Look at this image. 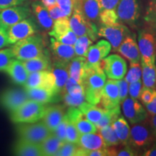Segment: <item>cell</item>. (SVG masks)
<instances>
[{"instance_id": "6da1fadb", "label": "cell", "mask_w": 156, "mask_h": 156, "mask_svg": "<svg viewBox=\"0 0 156 156\" xmlns=\"http://www.w3.org/2000/svg\"><path fill=\"white\" fill-rule=\"evenodd\" d=\"M106 79V74L101 66L85 68L83 85L87 102L93 105L100 103Z\"/></svg>"}, {"instance_id": "7a4b0ae2", "label": "cell", "mask_w": 156, "mask_h": 156, "mask_svg": "<svg viewBox=\"0 0 156 156\" xmlns=\"http://www.w3.org/2000/svg\"><path fill=\"white\" fill-rule=\"evenodd\" d=\"M15 58L25 61L46 54L45 44L41 35L34 34L13 44L11 48Z\"/></svg>"}, {"instance_id": "3957f363", "label": "cell", "mask_w": 156, "mask_h": 156, "mask_svg": "<svg viewBox=\"0 0 156 156\" xmlns=\"http://www.w3.org/2000/svg\"><path fill=\"white\" fill-rule=\"evenodd\" d=\"M155 142L147 119L143 122L134 124L130 129L129 145L136 153H142L150 147Z\"/></svg>"}, {"instance_id": "277c9868", "label": "cell", "mask_w": 156, "mask_h": 156, "mask_svg": "<svg viewBox=\"0 0 156 156\" xmlns=\"http://www.w3.org/2000/svg\"><path fill=\"white\" fill-rule=\"evenodd\" d=\"M45 104L29 99L10 113V119L15 124L34 123L42 119L46 110Z\"/></svg>"}, {"instance_id": "5b68a950", "label": "cell", "mask_w": 156, "mask_h": 156, "mask_svg": "<svg viewBox=\"0 0 156 156\" xmlns=\"http://www.w3.org/2000/svg\"><path fill=\"white\" fill-rule=\"evenodd\" d=\"M69 25L72 30L78 37L87 36L93 41L96 40L98 30L96 25L94 23L88 20L85 17L76 2L69 19Z\"/></svg>"}, {"instance_id": "8992f818", "label": "cell", "mask_w": 156, "mask_h": 156, "mask_svg": "<svg viewBox=\"0 0 156 156\" xmlns=\"http://www.w3.org/2000/svg\"><path fill=\"white\" fill-rule=\"evenodd\" d=\"M17 132L20 139L39 144L52 133L43 122L18 124Z\"/></svg>"}, {"instance_id": "52a82bcc", "label": "cell", "mask_w": 156, "mask_h": 156, "mask_svg": "<svg viewBox=\"0 0 156 156\" xmlns=\"http://www.w3.org/2000/svg\"><path fill=\"white\" fill-rule=\"evenodd\" d=\"M137 44L141 59L140 62L155 64L156 58V38L148 29H142L138 33Z\"/></svg>"}, {"instance_id": "ba28073f", "label": "cell", "mask_w": 156, "mask_h": 156, "mask_svg": "<svg viewBox=\"0 0 156 156\" xmlns=\"http://www.w3.org/2000/svg\"><path fill=\"white\" fill-rule=\"evenodd\" d=\"M130 34L126 25L117 23L112 25H101L98 30V36L106 38L110 43L114 51H117L123 41Z\"/></svg>"}, {"instance_id": "9c48e42d", "label": "cell", "mask_w": 156, "mask_h": 156, "mask_svg": "<svg viewBox=\"0 0 156 156\" xmlns=\"http://www.w3.org/2000/svg\"><path fill=\"white\" fill-rule=\"evenodd\" d=\"M103 70L109 79L120 80L124 78L127 70L125 60L118 54L107 56L101 62Z\"/></svg>"}, {"instance_id": "30bf717a", "label": "cell", "mask_w": 156, "mask_h": 156, "mask_svg": "<svg viewBox=\"0 0 156 156\" xmlns=\"http://www.w3.org/2000/svg\"><path fill=\"white\" fill-rule=\"evenodd\" d=\"M30 9L27 6L16 5L0 10V27L7 30L13 25L28 18Z\"/></svg>"}, {"instance_id": "8fae6325", "label": "cell", "mask_w": 156, "mask_h": 156, "mask_svg": "<svg viewBox=\"0 0 156 156\" xmlns=\"http://www.w3.org/2000/svg\"><path fill=\"white\" fill-rule=\"evenodd\" d=\"M116 7L119 20L132 28L135 27L140 17L137 0H119Z\"/></svg>"}, {"instance_id": "7c38bea8", "label": "cell", "mask_w": 156, "mask_h": 156, "mask_svg": "<svg viewBox=\"0 0 156 156\" xmlns=\"http://www.w3.org/2000/svg\"><path fill=\"white\" fill-rule=\"evenodd\" d=\"M24 87L25 89L45 87L57 93L56 91L55 77L49 69L29 73L27 80L24 84Z\"/></svg>"}, {"instance_id": "4fadbf2b", "label": "cell", "mask_w": 156, "mask_h": 156, "mask_svg": "<svg viewBox=\"0 0 156 156\" xmlns=\"http://www.w3.org/2000/svg\"><path fill=\"white\" fill-rule=\"evenodd\" d=\"M29 99L25 89H8L0 94V105L11 113Z\"/></svg>"}, {"instance_id": "5bb4252c", "label": "cell", "mask_w": 156, "mask_h": 156, "mask_svg": "<svg viewBox=\"0 0 156 156\" xmlns=\"http://www.w3.org/2000/svg\"><path fill=\"white\" fill-rule=\"evenodd\" d=\"M122 104L123 114L132 124L142 122L147 119L148 114L147 110L137 99L127 97Z\"/></svg>"}, {"instance_id": "9a60e30c", "label": "cell", "mask_w": 156, "mask_h": 156, "mask_svg": "<svg viewBox=\"0 0 156 156\" xmlns=\"http://www.w3.org/2000/svg\"><path fill=\"white\" fill-rule=\"evenodd\" d=\"M9 44H14L18 41L36 34V26L32 19L26 18L13 25L7 30Z\"/></svg>"}, {"instance_id": "2e32d148", "label": "cell", "mask_w": 156, "mask_h": 156, "mask_svg": "<svg viewBox=\"0 0 156 156\" xmlns=\"http://www.w3.org/2000/svg\"><path fill=\"white\" fill-rule=\"evenodd\" d=\"M112 50V46L107 41L101 40L90 46L86 56L85 68H92L101 66V62L106 57Z\"/></svg>"}, {"instance_id": "e0dca14e", "label": "cell", "mask_w": 156, "mask_h": 156, "mask_svg": "<svg viewBox=\"0 0 156 156\" xmlns=\"http://www.w3.org/2000/svg\"><path fill=\"white\" fill-rule=\"evenodd\" d=\"M100 103L101 106L105 109L119 106V90L116 80L109 79L106 81Z\"/></svg>"}, {"instance_id": "ac0fdd59", "label": "cell", "mask_w": 156, "mask_h": 156, "mask_svg": "<svg viewBox=\"0 0 156 156\" xmlns=\"http://www.w3.org/2000/svg\"><path fill=\"white\" fill-rule=\"evenodd\" d=\"M66 116H67L69 122L75 124L80 134L98 132L95 124L87 120L77 107H69Z\"/></svg>"}, {"instance_id": "d6986e66", "label": "cell", "mask_w": 156, "mask_h": 156, "mask_svg": "<svg viewBox=\"0 0 156 156\" xmlns=\"http://www.w3.org/2000/svg\"><path fill=\"white\" fill-rule=\"evenodd\" d=\"M117 51L126 59L129 60L130 63L140 62L141 56H140L139 47H138L137 42L136 41L135 37H134V36H130L129 34L126 36Z\"/></svg>"}, {"instance_id": "ffe728a7", "label": "cell", "mask_w": 156, "mask_h": 156, "mask_svg": "<svg viewBox=\"0 0 156 156\" xmlns=\"http://www.w3.org/2000/svg\"><path fill=\"white\" fill-rule=\"evenodd\" d=\"M51 50L54 61L69 63L75 56L74 46L62 44L52 37L51 38Z\"/></svg>"}, {"instance_id": "44dd1931", "label": "cell", "mask_w": 156, "mask_h": 156, "mask_svg": "<svg viewBox=\"0 0 156 156\" xmlns=\"http://www.w3.org/2000/svg\"><path fill=\"white\" fill-rule=\"evenodd\" d=\"M65 110L63 106L55 105L46 107L44 115L43 116V122L53 132L60 122L63 120L65 116Z\"/></svg>"}, {"instance_id": "7402d4cb", "label": "cell", "mask_w": 156, "mask_h": 156, "mask_svg": "<svg viewBox=\"0 0 156 156\" xmlns=\"http://www.w3.org/2000/svg\"><path fill=\"white\" fill-rule=\"evenodd\" d=\"M85 17L93 23L99 20L101 12L102 10L101 0H75Z\"/></svg>"}, {"instance_id": "603a6c76", "label": "cell", "mask_w": 156, "mask_h": 156, "mask_svg": "<svg viewBox=\"0 0 156 156\" xmlns=\"http://www.w3.org/2000/svg\"><path fill=\"white\" fill-rule=\"evenodd\" d=\"M51 71L54 74L56 80V91L58 94L62 93L64 85L67 83L69 75V63L54 61Z\"/></svg>"}, {"instance_id": "cb8c5ba5", "label": "cell", "mask_w": 156, "mask_h": 156, "mask_svg": "<svg viewBox=\"0 0 156 156\" xmlns=\"http://www.w3.org/2000/svg\"><path fill=\"white\" fill-rule=\"evenodd\" d=\"M5 73L8 74L14 83L20 85H24L29 75L22 61L15 58L5 70Z\"/></svg>"}, {"instance_id": "d4e9b609", "label": "cell", "mask_w": 156, "mask_h": 156, "mask_svg": "<svg viewBox=\"0 0 156 156\" xmlns=\"http://www.w3.org/2000/svg\"><path fill=\"white\" fill-rule=\"evenodd\" d=\"M29 98L43 104L55 102L58 95L54 90L45 87H35V88L25 89Z\"/></svg>"}, {"instance_id": "484cf974", "label": "cell", "mask_w": 156, "mask_h": 156, "mask_svg": "<svg viewBox=\"0 0 156 156\" xmlns=\"http://www.w3.org/2000/svg\"><path fill=\"white\" fill-rule=\"evenodd\" d=\"M77 145L85 150L102 149L107 147L99 132L80 134Z\"/></svg>"}, {"instance_id": "4316f807", "label": "cell", "mask_w": 156, "mask_h": 156, "mask_svg": "<svg viewBox=\"0 0 156 156\" xmlns=\"http://www.w3.org/2000/svg\"><path fill=\"white\" fill-rule=\"evenodd\" d=\"M13 152L15 155L18 156H42L39 144L20 138L15 143Z\"/></svg>"}, {"instance_id": "83f0119b", "label": "cell", "mask_w": 156, "mask_h": 156, "mask_svg": "<svg viewBox=\"0 0 156 156\" xmlns=\"http://www.w3.org/2000/svg\"><path fill=\"white\" fill-rule=\"evenodd\" d=\"M32 10L39 25L45 30H51L53 27L54 20L50 17L47 8L39 2L33 3Z\"/></svg>"}, {"instance_id": "f1b7e54d", "label": "cell", "mask_w": 156, "mask_h": 156, "mask_svg": "<svg viewBox=\"0 0 156 156\" xmlns=\"http://www.w3.org/2000/svg\"><path fill=\"white\" fill-rule=\"evenodd\" d=\"M86 58L78 56L74 57L69 62V75L76 81L83 85V78L85 73Z\"/></svg>"}, {"instance_id": "f546056e", "label": "cell", "mask_w": 156, "mask_h": 156, "mask_svg": "<svg viewBox=\"0 0 156 156\" xmlns=\"http://www.w3.org/2000/svg\"><path fill=\"white\" fill-rule=\"evenodd\" d=\"M64 142L52 132L44 141L39 143L42 156H55Z\"/></svg>"}, {"instance_id": "4dcf8cb0", "label": "cell", "mask_w": 156, "mask_h": 156, "mask_svg": "<svg viewBox=\"0 0 156 156\" xmlns=\"http://www.w3.org/2000/svg\"><path fill=\"white\" fill-rule=\"evenodd\" d=\"M22 62L28 73L49 69L51 66L50 59L46 54L30 59L22 61Z\"/></svg>"}, {"instance_id": "1f68e13d", "label": "cell", "mask_w": 156, "mask_h": 156, "mask_svg": "<svg viewBox=\"0 0 156 156\" xmlns=\"http://www.w3.org/2000/svg\"><path fill=\"white\" fill-rule=\"evenodd\" d=\"M78 108L84 114L85 118L93 124H96L100 121L103 113L105 112V108H101L95 106V105L91 104L86 101H84L78 106Z\"/></svg>"}, {"instance_id": "d6a6232c", "label": "cell", "mask_w": 156, "mask_h": 156, "mask_svg": "<svg viewBox=\"0 0 156 156\" xmlns=\"http://www.w3.org/2000/svg\"><path fill=\"white\" fill-rule=\"evenodd\" d=\"M141 62L143 87L156 89V67L155 64Z\"/></svg>"}, {"instance_id": "836d02e7", "label": "cell", "mask_w": 156, "mask_h": 156, "mask_svg": "<svg viewBox=\"0 0 156 156\" xmlns=\"http://www.w3.org/2000/svg\"><path fill=\"white\" fill-rule=\"evenodd\" d=\"M112 126L120 141L121 145H127L129 138L130 127L124 116H120L112 123Z\"/></svg>"}, {"instance_id": "e575fe53", "label": "cell", "mask_w": 156, "mask_h": 156, "mask_svg": "<svg viewBox=\"0 0 156 156\" xmlns=\"http://www.w3.org/2000/svg\"><path fill=\"white\" fill-rule=\"evenodd\" d=\"M52 30L49 32V35L52 38L57 40L69 33L72 30L69 25V19L68 17L58 19L54 23Z\"/></svg>"}, {"instance_id": "d590c367", "label": "cell", "mask_w": 156, "mask_h": 156, "mask_svg": "<svg viewBox=\"0 0 156 156\" xmlns=\"http://www.w3.org/2000/svg\"><path fill=\"white\" fill-rule=\"evenodd\" d=\"M144 19L147 25V29L151 31L156 38V0H148Z\"/></svg>"}, {"instance_id": "8d00e7d4", "label": "cell", "mask_w": 156, "mask_h": 156, "mask_svg": "<svg viewBox=\"0 0 156 156\" xmlns=\"http://www.w3.org/2000/svg\"><path fill=\"white\" fill-rule=\"evenodd\" d=\"M99 133L102 136L105 145L107 147L118 146L120 144V141L115 132L112 124H109L104 127L98 129Z\"/></svg>"}, {"instance_id": "74e56055", "label": "cell", "mask_w": 156, "mask_h": 156, "mask_svg": "<svg viewBox=\"0 0 156 156\" xmlns=\"http://www.w3.org/2000/svg\"><path fill=\"white\" fill-rule=\"evenodd\" d=\"M120 116L121 112L119 106L111 109H106L100 121L95 124V126L98 129H99L104 127L109 124H112V123Z\"/></svg>"}, {"instance_id": "f35d334b", "label": "cell", "mask_w": 156, "mask_h": 156, "mask_svg": "<svg viewBox=\"0 0 156 156\" xmlns=\"http://www.w3.org/2000/svg\"><path fill=\"white\" fill-rule=\"evenodd\" d=\"M93 44V41L87 36L77 37L75 44H74L75 54L77 56L86 57L90 46Z\"/></svg>"}, {"instance_id": "ab89813d", "label": "cell", "mask_w": 156, "mask_h": 156, "mask_svg": "<svg viewBox=\"0 0 156 156\" xmlns=\"http://www.w3.org/2000/svg\"><path fill=\"white\" fill-rule=\"evenodd\" d=\"M99 20L103 25H112L119 23L116 9H102L99 16Z\"/></svg>"}, {"instance_id": "60d3db41", "label": "cell", "mask_w": 156, "mask_h": 156, "mask_svg": "<svg viewBox=\"0 0 156 156\" xmlns=\"http://www.w3.org/2000/svg\"><path fill=\"white\" fill-rule=\"evenodd\" d=\"M142 78V67L140 62L136 63H130L129 72L126 74L124 79L127 83H132L134 82L140 80Z\"/></svg>"}, {"instance_id": "b9f144b4", "label": "cell", "mask_w": 156, "mask_h": 156, "mask_svg": "<svg viewBox=\"0 0 156 156\" xmlns=\"http://www.w3.org/2000/svg\"><path fill=\"white\" fill-rule=\"evenodd\" d=\"M79 145L77 143L64 142L55 156H76Z\"/></svg>"}, {"instance_id": "7bdbcfd3", "label": "cell", "mask_w": 156, "mask_h": 156, "mask_svg": "<svg viewBox=\"0 0 156 156\" xmlns=\"http://www.w3.org/2000/svg\"><path fill=\"white\" fill-rule=\"evenodd\" d=\"M14 58L11 48L0 49V72H5Z\"/></svg>"}, {"instance_id": "ee69618b", "label": "cell", "mask_w": 156, "mask_h": 156, "mask_svg": "<svg viewBox=\"0 0 156 156\" xmlns=\"http://www.w3.org/2000/svg\"><path fill=\"white\" fill-rule=\"evenodd\" d=\"M63 101L64 104L69 107H78L85 101V93L79 95H70L69 93H64Z\"/></svg>"}, {"instance_id": "f6af8a7d", "label": "cell", "mask_w": 156, "mask_h": 156, "mask_svg": "<svg viewBox=\"0 0 156 156\" xmlns=\"http://www.w3.org/2000/svg\"><path fill=\"white\" fill-rule=\"evenodd\" d=\"M80 136V133L76 128L75 124L69 122L67 126V129H66V142H70L77 144Z\"/></svg>"}, {"instance_id": "bcb514c9", "label": "cell", "mask_w": 156, "mask_h": 156, "mask_svg": "<svg viewBox=\"0 0 156 156\" xmlns=\"http://www.w3.org/2000/svg\"><path fill=\"white\" fill-rule=\"evenodd\" d=\"M56 2L66 17H69L71 16L75 4V0H56Z\"/></svg>"}, {"instance_id": "7dc6e473", "label": "cell", "mask_w": 156, "mask_h": 156, "mask_svg": "<svg viewBox=\"0 0 156 156\" xmlns=\"http://www.w3.org/2000/svg\"><path fill=\"white\" fill-rule=\"evenodd\" d=\"M68 123H69V120H68L67 116L65 114L63 120L60 122V124L57 126L56 129L53 132V133L62 142H66V129H67Z\"/></svg>"}, {"instance_id": "c3c4849f", "label": "cell", "mask_w": 156, "mask_h": 156, "mask_svg": "<svg viewBox=\"0 0 156 156\" xmlns=\"http://www.w3.org/2000/svg\"><path fill=\"white\" fill-rule=\"evenodd\" d=\"M142 87L143 86H142V82L141 80L134 82V83H129L128 92L130 97L134 99H139Z\"/></svg>"}, {"instance_id": "681fc988", "label": "cell", "mask_w": 156, "mask_h": 156, "mask_svg": "<svg viewBox=\"0 0 156 156\" xmlns=\"http://www.w3.org/2000/svg\"><path fill=\"white\" fill-rule=\"evenodd\" d=\"M117 84L119 86L120 97V103H122L127 98L128 90H129V83L126 81L124 78L117 80Z\"/></svg>"}, {"instance_id": "f907efd6", "label": "cell", "mask_w": 156, "mask_h": 156, "mask_svg": "<svg viewBox=\"0 0 156 156\" xmlns=\"http://www.w3.org/2000/svg\"><path fill=\"white\" fill-rule=\"evenodd\" d=\"M154 90L155 89H151V88H148V87H142L139 99L141 101V102L142 103V104H143L144 106L146 104H147L148 103H150L151 101L153 96Z\"/></svg>"}, {"instance_id": "816d5d0a", "label": "cell", "mask_w": 156, "mask_h": 156, "mask_svg": "<svg viewBox=\"0 0 156 156\" xmlns=\"http://www.w3.org/2000/svg\"><path fill=\"white\" fill-rule=\"evenodd\" d=\"M49 13L50 17H51L54 20H56L62 18V17H65L66 16L64 15L63 11L62 10L61 8L58 7L57 4L50 6V7H46Z\"/></svg>"}, {"instance_id": "f5cc1de1", "label": "cell", "mask_w": 156, "mask_h": 156, "mask_svg": "<svg viewBox=\"0 0 156 156\" xmlns=\"http://www.w3.org/2000/svg\"><path fill=\"white\" fill-rule=\"evenodd\" d=\"M28 0H0V10L16 5H21Z\"/></svg>"}, {"instance_id": "db71d44e", "label": "cell", "mask_w": 156, "mask_h": 156, "mask_svg": "<svg viewBox=\"0 0 156 156\" xmlns=\"http://www.w3.org/2000/svg\"><path fill=\"white\" fill-rule=\"evenodd\" d=\"M119 0H101L102 9H116Z\"/></svg>"}, {"instance_id": "11a10c76", "label": "cell", "mask_w": 156, "mask_h": 156, "mask_svg": "<svg viewBox=\"0 0 156 156\" xmlns=\"http://www.w3.org/2000/svg\"><path fill=\"white\" fill-rule=\"evenodd\" d=\"M9 45L7 36V31L2 27H0V49Z\"/></svg>"}, {"instance_id": "9f6ffc18", "label": "cell", "mask_w": 156, "mask_h": 156, "mask_svg": "<svg viewBox=\"0 0 156 156\" xmlns=\"http://www.w3.org/2000/svg\"><path fill=\"white\" fill-rule=\"evenodd\" d=\"M146 110L150 114H156V90H154L153 96L151 101L145 105Z\"/></svg>"}, {"instance_id": "6f0895ef", "label": "cell", "mask_w": 156, "mask_h": 156, "mask_svg": "<svg viewBox=\"0 0 156 156\" xmlns=\"http://www.w3.org/2000/svg\"><path fill=\"white\" fill-rule=\"evenodd\" d=\"M147 121L156 142V114H151V116L147 117Z\"/></svg>"}, {"instance_id": "680465c9", "label": "cell", "mask_w": 156, "mask_h": 156, "mask_svg": "<svg viewBox=\"0 0 156 156\" xmlns=\"http://www.w3.org/2000/svg\"><path fill=\"white\" fill-rule=\"evenodd\" d=\"M141 155L143 156H156V142L152 145L151 147H148L145 151L142 152Z\"/></svg>"}, {"instance_id": "91938a15", "label": "cell", "mask_w": 156, "mask_h": 156, "mask_svg": "<svg viewBox=\"0 0 156 156\" xmlns=\"http://www.w3.org/2000/svg\"><path fill=\"white\" fill-rule=\"evenodd\" d=\"M41 2L46 7H48L56 4V0H41Z\"/></svg>"}, {"instance_id": "94428289", "label": "cell", "mask_w": 156, "mask_h": 156, "mask_svg": "<svg viewBox=\"0 0 156 156\" xmlns=\"http://www.w3.org/2000/svg\"><path fill=\"white\" fill-rule=\"evenodd\" d=\"M155 67H156V58H155Z\"/></svg>"}]
</instances>
